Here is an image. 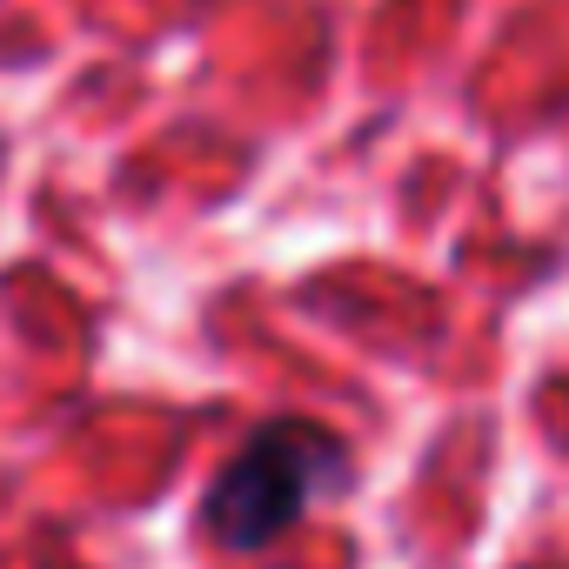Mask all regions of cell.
<instances>
[{"label": "cell", "instance_id": "1", "mask_svg": "<svg viewBox=\"0 0 569 569\" xmlns=\"http://www.w3.org/2000/svg\"><path fill=\"white\" fill-rule=\"evenodd\" d=\"M342 469H349V449H342L329 429H316V422H274V429H261V436L214 476L201 522H208L228 549H261V542H274V536H289V529L309 516L316 489L336 482Z\"/></svg>", "mask_w": 569, "mask_h": 569}]
</instances>
